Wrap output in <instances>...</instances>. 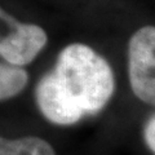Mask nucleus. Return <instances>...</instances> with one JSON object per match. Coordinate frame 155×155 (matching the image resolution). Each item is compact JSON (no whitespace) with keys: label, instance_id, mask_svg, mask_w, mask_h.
Here are the masks:
<instances>
[{"label":"nucleus","instance_id":"nucleus-1","mask_svg":"<svg viewBox=\"0 0 155 155\" xmlns=\"http://www.w3.org/2000/svg\"><path fill=\"white\" fill-rule=\"evenodd\" d=\"M115 89L111 66L93 48L74 43L60 52L53 69L35 87V101L53 124L71 125L98 114Z\"/></svg>","mask_w":155,"mask_h":155},{"label":"nucleus","instance_id":"nucleus-2","mask_svg":"<svg viewBox=\"0 0 155 155\" xmlns=\"http://www.w3.org/2000/svg\"><path fill=\"white\" fill-rule=\"evenodd\" d=\"M128 78L134 96L155 106V26H143L130 36Z\"/></svg>","mask_w":155,"mask_h":155},{"label":"nucleus","instance_id":"nucleus-3","mask_svg":"<svg viewBox=\"0 0 155 155\" xmlns=\"http://www.w3.org/2000/svg\"><path fill=\"white\" fill-rule=\"evenodd\" d=\"M0 155H56L51 143L35 136L14 140L0 136Z\"/></svg>","mask_w":155,"mask_h":155},{"label":"nucleus","instance_id":"nucleus-4","mask_svg":"<svg viewBox=\"0 0 155 155\" xmlns=\"http://www.w3.org/2000/svg\"><path fill=\"white\" fill-rule=\"evenodd\" d=\"M28 74L23 67L0 62V101L17 96L25 89Z\"/></svg>","mask_w":155,"mask_h":155},{"label":"nucleus","instance_id":"nucleus-5","mask_svg":"<svg viewBox=\"0 0 155 155\" xmlns=\"http://www.w3.org/2000/svg\"><path fill=\"white\" fill-rule=\"evenodd\" d=\"M143 140L146 142L147 147L151 150L155 155V114L149 118L143 127Z\"/></svg>","mask_w":155,"mask_h":155}]
</instances>
